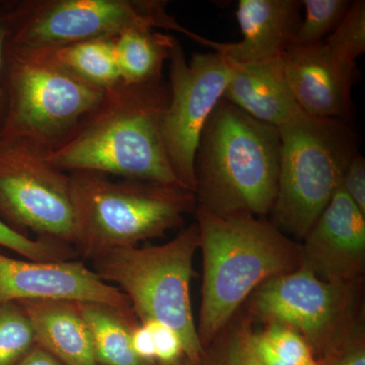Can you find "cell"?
Here are the masks:
<instances>
[{
  "instance_id": "cell-1",
  "label": "cell",
  "mask_w": 365,
  "mask_h": 365,
  "mask_svg": "<svg viewBox=\"0 0 365 365\" xmlns=\"http://www.w3.org/2000/svg\"><path fill=\"white\" fill-rule=\"evenodd\" d=\"M169 101V83L163 78L121 81L105 90L71 135L48 153V160L68 174L95 173L182 186L163 145V118Z\"/></svg>"
},
{
  "instance_id": "cell-2",
  "label": "cell",
  "mask_w": 365,
  "mask_h": 365,
  "mask_svg": "<svg viewBox=\"0 0 365 365\" xmlns=\"http://www.w3.org/2000/svg\"><path fill=\"white\" fill-rule=\"evenodd\" d=\"M279 130L222 98L197 146V206L220 217L266 215L277 196Z\"/></svg>"
},
{
  "instance_id": "cell-3",
  "label": "cell",
  "mask_w": 365,
  "mask_h": 365,
  "mask_svg": "<svg viewBox=\"0 0 365 365\" xmlns=\"http://www.w3.org/2000/svg\"><path fill=\"white\" fill-rule=\"evenodd\" d=\"M203 255L202 302L197 326L203 347L215 340L257 288L302 265L300 246L256 216L220 217L196 208Z\"/></svg>"
},
{
  "instance_id": "cell-4",
  "label": "cell",
  "mask_w": 365,
  "mask_h": 365,
  "mask_svg": "<svg viewBox=\"0 0 365 365\" xmlns=\"http://www.w3.org/2000/svg\"><path fill=\"white\" fill-rule=\"evenodd\" d=\"M76 230L73 248L93 260L113 249L130 248L181 227L196 211L195 193L179 185L71 173Z\"/></svg>"
},
{
  "instance_id": "cell-5",
  "label": "cell",
  "mask_w": 365,
  "mask_h": 365,
  "mask_svg": "<svg viewBox=\"0 0 365 365\" xmlns=\"http://www.w3.org/2000/svg\"><path fill=\"white\" fill-rule=\"evenodd\" d=\"M199 246L195 223L160 246L113 249L93 259V272L117 284L140 324L158 322L179 335L191 365H205L190 297Z\"/></svg>"
},
{
  "instance_id": "cell-6",
  "label": "cell",
  "mask_w": 365,
  "mask_h": 365,
  "mask_svg": "<svg viewBox=\"0 0 365 365\" xmlns=\"http://www.w3.org/2000/svg\"><path fill=\"white\" fill-rule=\"evenodd\" d=\"M281 139L274 223L283 234L304 239L341 186L359 153L348 121L299 113L278 128Z\"/></svg>"
},
{
  "instance_id": "cell-7",
  "label": "cell",
  "mask_w": 365,
  "mask_h": 365,
  "mask_svg": "<svg viewBox=\"0 0 365 365\" xmlns=\"http://www.w3.org/2000/svg\"><path fill=\"white\" fill-rule=\"evenodd\" d=\"M2 86L6 117L0 136L19 139L47 155L71 135L105 93L43 50L7 42Z\"/></svg>"
},
{
  "instance_id": "cell-8",
  "label": "cell",
  "mask_w": 365,
  "mask_h": 365,
  "mask_svg": "<svg viewBox=\"0 0 365 365\" xmlns=\"http://www.w3.org/2000/svg\"><path fill=\"white\" fill-rule=\"evenodd\" d=\"M163 0H13L7 43L26 49L113 39L131 29L184 34L213 49L215 42L184 28Z\"/></svg>"
},
{
  "instance_id": "cell-9",
  "label": "cell",
  "mask_w": 365,
  "mask_h": 365,
  "mask_svg": "<svg viewBox=\"0 0 365 365\" xmlns=\"http://www.w3.org/2000/svg\"><path fill=\"white\" fill-rule=\"evenodd\" d=\"M0 220L21 235L32 232L73 247L76 215L71 175L55 168L44 151L0 136Z\"/></svg>"
},
{
  "instance_id": "cell-10",
  "label": "cell",
  "mask_w": 365,
  "mask_h": 365,
  "mask_svg": "<svg viewBox=\"0 0 365 365\" xmlns=\"http://www.w3.org/2000/svg\"><path fill=\"white\" fill-rule=\"evenodd\" d=\"M169 61L170 101L163 118V145L178 181L195 193L197 146L208 118L222 98L232 67L216 51L195 53L188 61L178 39Z\"/></svg>"
},
{
  "instance_id": "cell-11",
  "label": "cell",
  "mask_w": 365,
  "mask_h": 365,
  "mask_svg": "<svg viewBox=\"0 0 365 365\" xmlns=\"http://www.w3.org/2000/svg\"><path fill=\"white\" fill-rule=\"evenodd\" d=\"M350 297L349 284L327 282L300 266L257 288L252 309L269 323L299 333L311 348L330 351L337 345Z\"/></svg>"
},
{
  "instance_id": "cell-12",
  "label": "cell",
  "mask_w": 365,
  "mask_h": 365,
  "mask_svg": "<svg viewBox=\"0 0 365 365\" xmlns=\"http://www.w3.org/2000/svg\"><path fill=\"white\" fill-rule=\"evenodd\" d=\"M26 300H66L112 307L134 322L126 295L81 262H38L0 254V304Z\"/></svg>"
},
{
  "instance_id": "cell-13",
  "label": "cell",
  "mask_w": 365,
  "mask_h": 365,
  "mask_svg": "<svg viewBox=\"0 0 365 365\" xmlns=\"http://www.w3.org/2000/svg\"><path fill=\"white\" fill-rule=\"evenodd\" d=\"M302 265L319 279L349 284L365 261V215L340 186L304 237Z\"/></svg>"
},
{
  "instance_id": "cell-14",
  "label": "cell",
  "mask_w": 365,
  "mask_h": 365,
  "mask_svg": "<svg viewBox=\"0 0 365 365\" xmlns=\"http://www.w3.org/2000/svg\"><path fill=\"white\" fill-rule=\"evenodd\" d=\"M281 60L288 86L304 114L348 121L356 64L341 57L325 41L290 47Z\"/></svg>"
},
{
  "instance_id": "cell-15",
  "label": "cell",
  "mask_w": 365,
  "mask_h": 365,
  "mask_svg": "<svg viewBox=\"0 0 365 365\" xmlns=\"http://www.w3.org/2000/svg\"><path fill=\"white\" fill-rule=\"evenodd\" d=\"M302 7L297 0H240L237 20L242 39L222 44L218 52L235 64L281 58L294 44Z\"/></svg>"
},
{
  "instance_id": "cell-16",
  "label": "cell",
  "mask_w": 365,
  "mask_h": 365,
  "mask_svg": "<svg viewBox=\"0 0 365 365\" xmlns=\"http://www.w3.org/2000/svg\"><path fill=\"white\" fill-rule=\"evenodd\" d=\"M232 64L222 98L250 116L276 128L302 113L288 86L281 58Z\"/></svg>"
},
{
  "instance_id": "cell-17",
  "label": "cell",
  "mask_w": 365,
  "mask_h": 365,
  "mask_svg": "<svg viewBox=\"0 0 365 365\" xmlns=\"http://www.w3.org/2000/svg\"><path fill=\"white\" fill-rule=\"evenodd\" d=\"M19 304L30 319L39 347L64 365L98 364L79 302L26 300Z\"/></svg>"
},
{
  "instance_id": "cell-18",
  "label": "cell",
  "mask_w": 365,
  "mask_h": 365,
  "mask_svg": "<svg viewBox=\"0 0 365 365\" xmlns=\"http://www.w3.org/2000/svg\"><path fill=\"white\" fill-rule=\"evenodd\" d=\"M176 38L150 29H131L113 38L118 71L127 83H144L163 78Z\"/></svg>"
},
{
  "instance_id": "cell-19",
  "label": "cell",
  "mask_w": 365,
  "mask_h": 365,
  "mask_svg": "<svg viewBox=\"0 0 365 365\" xmlns=\"http://www.w3.org/2000/svg\"><path fill=\"white\" fill-rule=\"evenodd\" d=\"M90 332L97 364L103 365H150L132 348V329L137 325L112 307L79 304Z\"/></svg>"
},
{
  "instance_id": "cell-20",
  "label": "cell",
  "mask_w": 365,
  "mask_h": 365,
  "mask_svg": "<svg viewBox=\"0 0 365 365\" xmlns=\"http://www.w3.org/2000/svg\"><path fill=\"white\" fill-rule=\"evenodd\" d=\"M43 50L76 76L103 90L121 81L113 39L85 41Z\"/></svg>"
},
{
  "instance_id": "cell-21",
  "label": "cell",
  "mask_w": 365,
  "mask_h": 365,
  "mask_svg": "<svg viewBox=\"0 0 365 365\" xmlns=\"http://www.w3.org/2000/svg\"><path fill=\"white\" fill-rule=\"evenodd\" d=\"M306 9L304 20L292 47H306L323 42L338 28L349 11L352 1L349 0H304Z\"/></svg>"
},
{
  "instance_id": "cell-22",
  "label": "cell",
  "mask_w": 365,
  "mask_h": 365,
  "mask_svg": "<svg viewBox=\"0 0 365 365\" xmlns=\"http://www.w3.org/2000/svg\"><path fill=\"white\" fill-rule=\"evenodd\" d=\"M35 343L32 325L21 304H0V365L18 364Z\"/></svg>"
},
{
  "instance_id": "cell-23",
  "label": "cell",
  "mask_w": 365,
  "mask_h": 365,
  "mask_svg": "<svg viewBox=\"0 0 365 365\" xmlns=\"http://www.w3.org/2000/svg\"><path fill=\"white\" fill-rule=\"evenodd\" d=\"M0 247L11 250L26 260L38 262L69 261L76 256L73 247L64 242L38 237L30 239L7 227L0 220Z\"/></svg>"
},
{
  "instance_id": "cell-24",
  "label": "cell",
  "mask_w": 365,
  "mask_h": 365,
  "mask_svg": "<svg viewBox=\"0 0 365 365\" xmlns=\"http://www.w3.org/2000/svg\"><path fill=\"white\" fill-rule=\"evenodd\" d=\"M324 41L341 57L350 63L356 64V60L365 52L364 0L352 1L340 25Z\"/></svg>"
},
{
  "instance_id": "cell-25",
  "label": "cell",
  "mask_w": 365,
  "mask_h": 365,
  "mask_svg": "<svg viewBox=\"0 0 365 365\" xmlns=\"http://www.w3.org/2000/svg\"><path fill=\"white\" fill-rule=\"evenodd\" d=\"M261 335L283 361L292 365H319L311 346L292 329L270 323Z\"/></svg>"
},
{
  "instance_id": "cell-26",
  "label": "cell",
  "mask_w": 365,
  "mask_h": 365,
  "mask_svg": "<svg viewBox=\"0 0 365 365\" xmlns=\"http://www.w3.org/2000/svg\"><path fill=\"white\" fill-rule=\"evenodd\" d=\"M253 332L242 326L230 334L212 365H262L252 342Z\"/></svg>"
},
{
  "instance_id": "cell-27",
  "label": "cell",
  "mask_w": 365,
  "mask_h": 365,
  "mask_svg": "<svg viewBox=\"0 0 365 365\" xmlns=\"http://www.w3.org/2000/svg\"><path fill=\"white\" fill-rule=\"evenodd\" d=\"M146 324L153 330L155 360L163 365H176L178 360L185 355L181 338L169 327L158 322H148Z\"/></svg>"
},
{
  "instance_id": "cell-28",
  "label": "cell",
  "mask_w": 365,
  "mask_h": 365,
  "mask_svg": "<svg viewBox=\"0 0 365 365\" xmlns=\"http://www.w3.org/2000/svg\"><path fill=\"white\" fill-rule=\"evenodd\" d=\"M341 186L365 215V160L359 153L348 165Z\"/></svg>"
},
{
  "instance_id": "cell-29",
  "label": "cell",
  "mask_w": 365,
  "mask_h": 365,
  "mask_svg": "<svg viewBox=\"0 0 365 365\" xmlns=\"http://www.w3.org/2000/svg\"><path fill=\"white\" fill-rule=\"evenodd\" d=\"M13 6V0H0V134L4 127L6 117V96L2 86V72H4V50L9 38V13Z\"/></svg>"
},
{
  "instance_id": "cell-30",
  "label": "cell",
  "mask_w": 365,
  "mask_h": 365,
  "mask_svg": "<svg viewBox=\"0 0 365 365\" xmlns=\"http://www.w3.org/2000/svg\"><path fill=\"white\" fill-rule=\"evenodd\" d=\"M132 348L137 356L146 364L155 360V340L153 330L148 324H140L132 329Z\"/></svg>"
},
{
  "instance_id": "cell-31",
  "label": "cell",
  "mask_w": 365,
  "mask_h": 365,
  "mask_svg": "<svg viewBox=\"0 0 365 365\" xmlns=\"http://www.w3.org/2000/svg\"><path fill=\"white\" fill-rule=\"evenodd\" d=\"M335 353L330 365H365L364 343L360 337L350 339Z\"/></svg>"
},
{
  "instance_id": "cell-32",
  "label": "cell",
  "mask_w": 365,
  "mask_h": 365,
  "mask_svg": "<svg viewBox=\"0 0 365 365\" xmlns=\"http://www.w3.org/2000/svg\"><path fill=\"white\" fill-rule=\"evenodd\" d=\"M252 342L257 356L260 360L262 365H292L283 361L273 351L272 348L268 344L267 341L264 339L260 334L253 333L252 336Z\"/></svg>"
},
{
  "instance_id": "cell-33",
  "label": "cell",
  "mask_w": 365,
  "mask_h": 365,
  "mask_svg": "<svg viewBox=\"0 0 365 365\" xmlns=\"http://www.w3.org/2000/svg\"><path fill=\"white\" fill-rule=\"evenodd\" d=\"M16 365H63L43 348H33Z\"/></svg>"
}]
</instances>
